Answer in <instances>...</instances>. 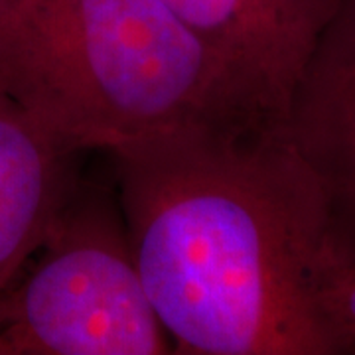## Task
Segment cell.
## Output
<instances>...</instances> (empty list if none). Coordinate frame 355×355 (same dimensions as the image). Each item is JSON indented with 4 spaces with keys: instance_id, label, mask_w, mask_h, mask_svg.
<instances>
[{
    "instance_id": "1",
    "label": "cell",
    "mask_w": 355,
    "mask_h": 355,
    "mask_svg": "<svg viewBox=\"0 0 355 355\" xmlns=\"http://www.w3.org/2000/svg\"><path fill=\"white\" fill-rule=\"evenodd\" d=\"M111 156L172 354H355L340 304L355 253L279 127L178 135Z\"/></svg>"
},
{
    "instance_id": "2",
    "label": "cell",
    "mask_w": 355,
    "mask_h": 355,
    "mask_svg": "<svg viewBox=\"0 0 355 355\" xmlns=\"http://www.w3.org/2000/svg\"><path fill=\"white\" fill-rule=\"evenodd\" d=\"M0 87L79 154L279 127L162 0H0Z\"/></svg>"
},
{
    "instance_id": "3",
    "label": "cell",
    "mask_w": 355,
    "mask_h": 355,
    "mask_svg": "<svg viewBox=\"0 0 355 355\" xmlns=\"http://www.w3.org/2000/svg\"><path fill=\"white\" fill-rule=\"evenodd\" d=\"M8 355H164L121 205L81 182L48 237L0 296Z\"/></svg>"
},
{
    "instance_id": "4",
    "label": "cell",
    "mask_w": 355,
    "mask_h": 355,
    "mask_svg": "<svg viewBox=\"0 0 355 355\" xmlns=\"http://www.w3.org/2000/svg\"><path fill=\"white\" fill-rule=\"evenodd\" d=\"M280 125L340 0H162Z\"/></svg>"
},
{
    "instance_id": "5",
    "label": "cell",
    "mask_w": 355,
    "mask_h": 355,
    "mask_svg": "<svg viewBox=\"0 0 355 355\" xmlns=\"http://www.w3.org/2000/svg\"><path fill=\"white\" fill-rule=\"evenodd\" d=\"M279 132L324 188L355 253V0H340L322 30Z\"/></svg>"
},
{
    "instance_id": "6",
    "label": "cell",
    "mask_w": 355,
    "mask_h": 355,
    "mask_svg": "<svg viewBox=\"0 0 355 355\" xmlns=\"http://www.w3.org/2000/svg\"><path fill=\"white\" fill-rule=\"evenodd\" d=\"M79 156L0 87V296L76 190Z\"/></svg>"
},
{
    "instance_id": "7",
    "label": "cell",
    "mask_w": 355,
    "mask_h": 355,
    "mask_svg": "<svg viewBox=\"0 0 355 355\" xmlns=\"http://www.w3.org/2000/svg\"><path fill=\"white\" fill-rule=\"evenodd\" d=\"M340 304H342L343 316L355 328V268L347 275L340 292Z\"/></svg>"
},
{
    "instance_id": "8",
    "label": "cell",
    "mask_w": 355,
    "mask_h": 355,
    "mask_svg": "<svg viewBox=\"0 0 355 355\" xmlns=\"http://www.w3.org/2000/svg\"><path fill=\"white\" fill-rule=\"evenodd\" d=\"M0 355H8V354H6V349H4V345H2V343H0Z\"/></svg>"
}]
</instances>
